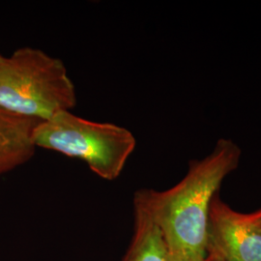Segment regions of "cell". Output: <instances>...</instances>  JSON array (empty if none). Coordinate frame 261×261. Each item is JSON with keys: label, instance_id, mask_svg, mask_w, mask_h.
Here are the masks:
<instances>
[{"label": "cell", "instance_id": "obj_1", "mask_svg": "<svg viewBox=\"0 0 261 261\" xmlns=\"http://www.w3.org/2000/svg\"><path fill=\"white\" fill-rule=\"evenodd\" d=\"M242 151L220 139L206 157L193 160L188 172L166 191H137L158 224L171 261H204L211 202L224 179L238 168Z\"/></svg>", "mask_w": 261, "mask_h": 261}, {"label": "cell", "instance_id": "obj_2", "mask_svg": "<svg viewBox=\"0 0 261 261\" xmlns=\"http://www.w3.org/2000/svg\"><path fill=\"white\" fill-rule=\"evenodd\" d=\"M75 105V84L59 58L25 47L1 60V109L43 121L58 112H71Z\"/></svg>", "mask_w": 261, "mask_h": 261}, {"label": "cell", "instance_id": "obj_3", "mask_svg": "<svg viewBox=\"0 0 261 261\" xmlns=\"http://www.w3.org/2000/svg\"><path fill=\"white\" fill-rule=\"evenodd\" d=\"M33 142L36 148L84 161L96 175L108 181L121 175L137 146L130 130L113 123L84 119L70 111L39 122Z\"/></svg>", "mask_w": 261, "mask_h": 261}, {"label": "cell", "instance_id": "obj_4", "mask_svg": "<svg viewBox=\"0 0 261 261\" xmlns=\"http://www.w3.org/2000/svg\"><path fill=\"white\" fill-rule=\"evenodd\" d=\"M206 250L224 261H261V224L253 213L234 210L218 194L210 206Z\"/></svg>", "mask_w": 261, "mask_h": 261}, {"label": "cell", "instance_id": "obj_5", "mask_svg": "<svg viewBox=\"0 0 261 261\" xmlns=\"http://www.w3.org/2000/svg\"><path fill=\"white\" fill-rule=\"evenodd\" d=\"M39 122L0 108V175L22 166L35 155L33 133Z\"/></svg>", "mask_w": 261, "mask_h": 261}, {"label": "cell", "instance_id": "obj_6", "mask_svg": "<svg viewBox=\"0 0 261 261\" xmlns=\"http://www.w3.org/2000/svg\"><path fill=\"white\" fill-rule=\"evenodd\" d=\"M122 261H171L162 231L138 192L134 196V233Z\"/></svg>", "mask_w": 261, "mask_h": 261}, {"label": "cell", "instance_id": "obj_7", "mask_svg": "<svg viewBox=\"0 0 261 261\" xmlns=\"http://www.w3.org/2000/svg\"><path fill=\"white\" fill-rule=\"evenodd\" d=\"M204 261H224L222 259V258H220V257H218L217 255H215V254H212V253H207V255H206L205 260Z\"/></svg>", "mask_w": 261, "mask_h": 261}, {"label": "cell", "instance_id": "obj_8", "mask_svg": "<svg viewBox=\"0 0 261 261\" xmlns=\"http://www.w3.org/2000/svg\"><path fill=\"white\" fill-rule=\"evenodd\" d=\"M253 215L255 216V218L258 220V222L261 224V208H259L257 211L253 212Z\"/></svg>", "mask_w": 261, "mask_h": 261}, {"label": "cell", "instance_id": "obj_9", "mask_svg": "<svg viewBox=\"0 0 261 261\" xmlns=\"http://www.w3.org/2000/svg\"><path fill=\"white\" fill-rule=\"evenodd\" d=\"M3 57H4V56H2L1 55H0V62H1V60L3 59Z\"/></svg>", "mask_w": 261, "mask_h": 261}]
</instances>
